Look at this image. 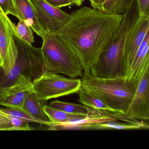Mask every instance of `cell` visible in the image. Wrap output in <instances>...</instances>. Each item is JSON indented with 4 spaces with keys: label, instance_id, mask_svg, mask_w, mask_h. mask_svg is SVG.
Returning a JSON list of instances; mask_svg holds the SVG:
<instances>
[{
    "label": "cell",
    "instance_id": "e0dca14e",
    "mask_svg": "<svg viewBox=\"0 0 149 149\" xmlns=\"http://www.w3.org/2000/svg\"><path fill=\"white\" fill-rule=\"evenodd\" d=\"M28 123L0 112V130H31Z\"/></svg>",
    "mask_w": 149,
    "mask_h": 149
},
{
    "label": "cell",
    "instance_id": "ac0fdd59",
    "mask_svg": "<svg viewBox=\"0 0 149 149\" xmlns=\"http://www.w3.org/2000/svg\"><path fill=\"white\" fill-rule=\"evenodd\" d=\"M134 0H103V11L111 15H122Z\"/></svg>",
    "mask_w": 149,
    "mask_h": 149
},
{
    "label": "cell",
    "instance_id": "ba28073f",
    "mask_svg": "<svg viewBox=\"0 0 149 149\" xmlns=\"http://www.w3.org/2000/svg\"><path fill=\"white\" fill-rule=\"evenodd\" d=\"M37 13L39 21L48 34H54L70 21V14L56 8L45 0H30Z\"/></svg>",
    "mask_w": 149,
    "mask_h": 149
},
{
    "label": "cell",
    "instance_id": "9a60e30c",
    "mask_svg": "<svg viewBox=\"0 0 149 149\" xmlns=\"http://www.w3.org/2000/svg\"><path fill=\"white\" fill-rule=\"evenodd\" d=\"M11 20L0 12V62L5 58L8 49L12 32ZM1 65V64H0Z\"/></svg>",
    "mask_w": 149,
    "mask_h": 149
},
{
    "label": "cell",
    "instance_id": "f1b7e54d",
    "mask_svg": "<svg viewBox=\"0 0 149 149\" xmlns=\"http://www.w3.org/2000/svg\"><path fill=\"white\" fill-rule=\"evenodd\" d=\"M70 1H72V3H73V0H70Z\"/></svg>",
    "mask_w": 149,
    "mask_h": 149
},
{
    "label": "cell",
    "instance_id": "7c38bea8",
    "mask_svg": "<svg viewBox=\"0 0 149 149\" xmlns=\"http://www.w3.org/2000/svg\"><path fill=\"white\" fill-rule=\"evenodd\" d=\"M44 101L39 100L34 92L27 98L23 107L24 111L39 122L40 124L48 126L50 121L44 111Z\"/></svg>",
    "mask_w": 149,
    "mask_h": 149
},
{
    "label": "cell",
    "instance_id": "3957f363",
    "mask_svg": "<svg viewBox=\"0 0 149 149\" xmlns=\"http://www.w3.org/2000/svg\"><path fill=\"white\" fill-rule=\"evenodd\" d=\"M17 45L18 53L15 66L7 73L0 70V100L31 88L34 81L46 71L41 48L25 43L17 36Z\"/></svg>",
    "mask_w": 149,
    "mask_h": 149
},
{
    "label": "cell",
    "instance_id": "44dd1931",
    "mask_svg": "<svg viewBox=\"0 0 149 149\" xmlns=\"http://www.w3.org/2000/svg\"><path fill=\"white\" fill-rule=\"evenodd\" d=\"M11 25L16 35L22 41L29 44H32L35 42L33 30L23 21L19 20L16 25L11 22Z\"/></svg>",
    "mask_w": 149,
    "mask_h": 149
},
{
    "label": "cell",
    "instance_id": "2e32d148",
    "mask_svg": "<svg viewBox=\"0 0 149 149\" xmlns=\"http://www.w3.org/2000/svg\"><path fill=\"white\" fill-rule=\"evenodd\" d=\"M32 92L33 88L31 87L10 94L0 100V105L8 108L24 111L23 107L24 102Z\"/></svg>",
    "mask_w": 149,
    "mask_h": 149
},
{
    "label": "cell",
    "instance_id": "603a6c76",
    "mask_svg": "<svg viewBox=\"0 0 149 149\" xmlns=\"http://www.w3.org/2000/svg\"><path fill=\"white\" fill-rule=\"evenodd\" d=\"M0 12L5 15L10 14L18 18L13 0H0Z\"/></svg>",
    "mask_w": 149,
    "mask_h": 149
},
{
    "label": "cell",
    "instance_id": "ffe728a7",
    "mask_svg": "<svg viewBox=\"0 0 149 149\" xmlns=\"http://www.w3.org/2000/svg\"><path fill=\"white\" fill-rule=\"evenodd\" d=\"M49 106L58 110H62L66 113L72 114H87L88 110L85 106L79 104L68 103L56 100L52 101Z\"/></svg>",
    "mask_w": 149,
    "mask_h": 149
},
{
    "label": "cell",
    "instance_id": "277c9868",
    "mask_svg": "<svg viewBox=\"0 0 149 149\" xmlns=\"http://www.w3.org/2000/svg\"><path fill=\"white\" fill-rule=\"evenodd\" d=\"M139 17L137 3L134 1L123 15L120 26L98 61L91 67V75L102 78H126L127 69L124 59L125 45Z\"/></svg>",
    "mask_w": 149,
    "mask_h": 149
},
{
    "label": "cell",
    "instance_id": "83f0119b",
    "mask_svg": "<svg viewBox=\"0 0 149 149\" xmlns=\"http://www.w3.org/2000/svg\"><path fill=\"white\" fill-rule=\"evenodd\" d=\"M140 124L141 125L142 128L149 129V122H140Z\"/></svg>",
    "mask_w": 149,
    "mask_h": 149
},
{
    "label": "cell",
    "instance_id": "484cf974",
    "mask_svg": "<svg viewBox=\"0 0 149 149\" xmlns=\"http://www.w3.org/2000/svg\"><path fill=\"white\" fill-rule=\"evenodd\" d=\"M89 2L93 8L103 11V0H90Z\"/></svg>",
    "mask_w": 149,
    "mask_h": 149
},
{
    "label": "cell",
    "instance_id": "7a4b0ae2",
    "mask_svg": "<svg viewBox=\"0 0 149 149\" xmlns=\"http://www.w3.org/2000/svg\"><path fill=\"white\" fill-rule=\"evenodd\" d=\"M80 89L102 101L112 110H105L102 115L118 120L125 115L131 105L139 80L127 78L107 79L84 73Z\"/></svg>",
    "mask_w": 149,
    "mask_h": 149
},
{
    "label": "cell",
    "instance_id": "cb8c5ba5",
    "mask_svg": "<svg viewBox=\"0 0 149 149\" xmlns=\"http://www.w3.org/2000/svg\"><path fill=\"white\" fill-rule=\"evenodd\" d=\"M139 16L149 17V0H136Z\"/></svg>",
    "mask_w": 149,
    "mask_h": 149
},
{
    "label": "cell",
    "instance_id": "d4e9b609",
    "mask_svg": "<svg viewBox=\"0 0 149 149\" xmlns=\"http://www.w3.org/2000/svg\"><path fill=\"white\" fill-rule=\"evenodd\" d=\"M46 2L56 8H61L63 7L70 6L73 4L70 0H45Z\"/></svg>",
    "mask_w": 149,
    "mask_h": 149
},
{
    "label": "cell",
    "instance_id": "30bf717a",
    "mask_svg": "<svg viewBox=\"0 0 149 149\" xmlns=\"http://www.w3.org/2000/svg\"><path fill=\"white\" fill-rule=\"evenodd\" d=\"M19 20L23 21L43 39L48 33L42 26L34 5L30 0H13Z\"/></svg>",
    "mask_w": 149,
    "mask_h": 149
},
{
    "label": "cell",
    "instance_id": "6da1fadb",
    "mask_svg": "<svg viewBox=\"0 0 149 149\" xmlns=\"http://www.w3.org/2000/svg\"><path fill=\"white\" fill-rule=\"evenodd\" d=\"M70 15L69 22L55 34L78 59L84 73H90L120 26L123 15L83 7Z\"/></svg>",
    "mask_w": 149,
    "mask_h": 149
},
{
    "label": "cell",
    "instance_id": "d6986e66",
    "mask_svg": "<svg viewBox=\"0 0 149 149\" xmlns=\"http://www.w3.org/2000/svg\"><path fill=\"white\" fill-rule=\"evenodd\" d=\"M78 93L79 102L84 106L97 110H107L112 112V110L108 106L97 97L93 96L81 89H80Z\"/></svg>",
    "mask_w": 149,
    "mask_h": 149
},
{
    "label": "cell",
    "instance_id": "8fae6325",
    "mask_svg": "<svg viewBox=\"0 0 149 149\" xmlns=\"http://www.w3.org/2000/svg\"><path fill=\"white\" fill-rule=\"evenodd\" d=\"M149 60V29L139 47L126 78L139 80Z\"/></svg>",
    "mask_w": 149,
    "mask_h": 149
},
{
    "label": "cell",
    "instance_id": "52a82bcc",
    "mask_svg": "<svg viewBox=\"0 0 149 149\" xmlns=\"http://www.w3.org/2000/svg\"><path fill=\"white\" fill-rule=\"evenodd\" d=\"M118 120L133 123L137 120L149 121V60L139 78L127 113Z\"/></svg>",
    "mask_w": 149,
    "mask_h": 149
},
{
    "label": "cell",
    "instance_id": "7402d4cb",
    "mask_svg": "<svg viewBox=\"0 0 149 149\" xmlns=\"http://www.w3.org/2000/svg\"><path fill=\"white\" fill-rule=\"evenodd\" d=\"M0 112L12 117L18 118L27 123L35 122L40 123L38 121L35 120L33 117L22 110L7 108H0Z\"/></svg>",
    "mask_w": 149,
    "mask_h": 149
},
{
    "label": "cell",
    "instance_id": "5b68a950",
    "mask_svg": "<svg viewBox=\"0 0 149 149\" xmlns=\"http://www.w3.org/2000/svg\"><path fill=\"white\" fill-rule=\"evenodd\" d=\"M41 49L45 73H62L72 78L83 76L81 64L56 34H47Z\"/></svg>",
    "mask_w": 149,
    "mask_h": 149
},
{
    "label": "cell",
    "instance_id": "5bb4252c",
    "mask_svg": "<svg viewBox=\"0 0 149 149\" xmlns=\"http://www.w3.org/2000/svg\"><path fill=\"white\" fill-rule=\"evenodd\" d=\"M78 129H141L142 127L139 122L136 123H121L116 121L104 122L93 123H81L77 127Z\"/></svg>",
    "mask_w": 149,
    "mask_h": 149
},
{
    "label": "cell",
    "instance_id": "4fadbf2b",
    "mask_svg": "<svg viewBox=\"0 0 149 149\" xmlns=\"http://www.w3.org/2000/svg\"><path fill=\"white\" fill-rule=\"evenodd\" d=\"M43 109L50 121L54 124L72 122L87 118L88 114L69 113L47 105L44 106Z\"/></svg>",
    "mask_w": 149,
    "mask_h": 149
},
{
    "label": "cell",
    "instance_id": "8992f818",
    "mask_svg": "<svg viewBox=\"0 0 149 149\" xmlns=\"http://www.w3.org/2000/svg\"><path fill=\"white\" fill-rule=\"evenodd\" d=\"M81 80L69 78L53 73H45L34 81L33 92L43 101L79 92Z\"/></svg>",
    "mask_w": 149,
    "mask_h": 149
},
{
    "label": "cell",
    "instance_id": "4316f807",
    "mask_svg": "<svg viewBox=\"0 0 149 149\" xmlns=\"http://www.w3.org/2000/svg\"><path fill=\"white\" fill-rule=\"evenodd\" d=\"M85 0H73V4L78 6H81Z\"/></svg>",
    "mask_w": 149,
    "mask_h": 149
},
{
    "label": "cell",
    "instance_id": "f546056e",
    "mask_svg": "<svg viewBox=\"0 0 149 149\" xmlns=\"http://www.w3.org/2000/svg\"><path fill=\"white\" fill-rule=\"evenodd\" d=\"M0 64H1V62H0Z\"/></svg>",
    "mask_w": 149,
    "mask_h": 149
},
{
    "label": "cell",
    "instance_id": "4dcf8cb0",
    "mask_svg": "<svg viewBox=\"0 0 149 149\" xmlns=\"http://www.w3.org/2000/svg\"><path fill=\"white\" fill-rule=\"evenodd\" d=\"M90 1V0H89V1Z\"/></svg>",
    "mask_w": 149,
    "mask_h": 149
},
{
    "label": "cell",
    "instance_id": "9c48e42d",
    "mask_svg": "<svg viewBox=\"0 0 149 149\" xmlns=\"http://www.w3.org/2000/svg\"><path fill=\"white\" fill-rule=\"evenodd\" d=\"M149 29V17L139 16L129 35L125 45L124 59L127 73Z\"/></svg>",
    "mask_w": 149,
    "mask_h": 149
}]
</instances>
